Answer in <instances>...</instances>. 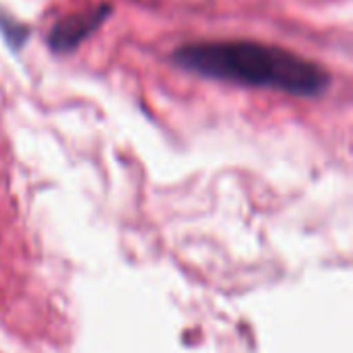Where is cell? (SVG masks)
<instances>
[{
  "instance_id": "6da1fadb",
  "label": "cell",
  "mask_w": 353,
  "mask_h": 353,
  "mask_svg": "<svg viewBox=\"0 0 353 353\" xmlns=\"http://www.w3.org/2000/svg\"><path fill=\"white\" fill-rule=\"evenodd\" d=\"M172 60L186 72L296 97H319L331 85L329 72L279 46L252 39H205L180 46Z\"/></svg>"
},
{
  "instance_id": "7a4b0ae2",
  "label": "cell",
  "mask_w": 353,
  "mask_h": 353,
  "mask_svg": "<svg viewBox=\"0 0 353 353\" xmlns=\"http://www.w3.org/2000/svg\"><path fill=\"white\" fill-rule=\"evenodd\" d=\"M112 6L110 4H97L85 12L79 14H68L62 21H58L48 35V43L54 52H70L79 43H83L110 14Z\"/></svg>"
}]
</instances>
